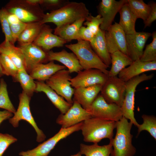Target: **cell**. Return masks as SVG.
Masks as SVG:
<instances>
[{"instance_id":"45","label":"cell","mask_w":156,"mask_h":156,"mask_svg":"<svg viewBox=\"0 0 156 156\" xmlns=\"http://www.w3.org/2000/svg\"><path fill=\"white\" fill-rule=\"evenodd\" d=\"M8 20L10 25L20 21L15 15L9 12Z\"/></svg>"},{"instance_id":"29","label":"cell","mask_w":156,"mask_h":156,"mask_svg":"<svg viewBox=\"0 0 156 156\" xmlns=\"http://www.w3.org/2000/svg\"><path fill=\"white\" fill-rule=\"evenodd\" d=\"M43 25L40 22L27 23L17 40L20 46L33 43L39 34Z\"/></svg>"},{"instance_id":"38","label":"cell","mask_w":156,"mask_h":156,"mask_svg":"<svg viewBox=\"0 0 156 156\" xmlns=\"http://www.w3.org/2000/svg\"><path fill=\"white\" fill-rule=\"evenodd\" d=\"M103 21V18L100 15L98 14L94 16L90 14L86 18L83 24L95 35L99 30Z\"/></svg>"},{"instance_id":"5","label":"cell","mask_w":156,"mask_h":156,"mask_svg":"<svg viewBox=\"0 0 156 156\" xmlns=\"http://www.w3.org/2000/svg\"><path fill=\"white\" fill-rule=\"evenodd\" d=\"M154 76L153 74L147 75L144 73L125 82V97L121 107L123 116L129 119L130 122L137 127L139 124L134 117L135 96L136 89L140 83L151 79Z\"/></svg>"},{"instance_id":"33","label":"cell","mask_w":156,"mask_h":156,"mask_svg":"<svg viewBox=\"0 0 156 156\" xmlns=\"http://www.w3.org/2000/svg\"><path fill=\"white\" fill-rule=\"evenodd\" d=\"M142 117L143 119V123L139 124L138 128V135L140 132L146 130L149 132L151 135L156 140V117L153 115L143 114Z\"/></svg>"},{"instance_id":"36","label":"cell","mask_w":156,"mask_h":156,"mask_svg":"<svg viewBox=\"0 0 156 156\" xmlns=\"http://www.w3.org/2000/svg\"><path fill=\"white\" fill-rule=\"evenodd\" d=\"M152 40L146 46L140 60L143 62H150L156 60V32L151 34Z\"/></svg>"},{"instance_id":"2","label":"cell","mask_w":156,"mask_h":156,"mask_svg":"<svg viewBox=\"0 0 156 156\" xmlns=\"http://www.w3.org/2000/svg\"><path fill=\"white\" fill-rule=\"evenodd\" d=\"M116 127V122L91 117L82 122L81 130L85 142L98 143L104 138L111 140Z\"/></svg>"},{"instance_id":"28","label":"cell","mask_w":156,"mask_h":156,"mask_svg":"<svg viewBox=\"0 0 156 156\" xmlns=\"http://www.w3.org/2000/svg\"><path fill=\"white\" fill-rule=\"evenodd\" d=\"M110 55L111 67L108 72L109 77L117 76L122 70L133 62L128 56L120 51H115Z\"/></svg>"},{"instance_id":"21","label":"cell","mask_w":156,"mask_h":156,"mask_svg":"<svg viewBox=\"0 0 156 156\" xmlns=\"http://www.w3.org/2000/svg\"><path fill=\"white\" fill-rule=\"evenodd\" d=\"M102 86L96 85L75 89L73 101L79 104L87 110L101 92Z\"/></svg>"},{"instance_id":"37","label":"cell","mask_w":156,"mask_h":156,"mask_svg":"<svg viewBox=\"0 0 156 156\" xmlns=\"http://www.w3.org/2000/svg\"><path fill=\"white\" fill-rule=\"evenodd\" d=\"M8 12L5 8L0 9V23L5 37V40L13 44V39L10 25L8 20Z\"/></svg>"},{"instance_id":"44","label":"cell","mask_w":156,"mask_h":156,"mask_svg":"<svg viewBox=\"0 0 156 156\" xmlns=\"http://www.w3.org/2000/svg\"><path fill=\"white\" fill-rule=\"evenodd\" d=\"M12 116V112L7 110L0 111V124L3 121L10 119Z\"/></svg>"},{"instance_id":"1","label":"cell","mask_w":156,"mask_h":156,"mask_svg":"<svg viewBox=\"0 0 156 156\" xmlns=\"http://www.w3.org/2000/svg\"><path fill=\"white\" fill-rule=\"evenodd\" d=\"M90 14L84 3L67 1L60 8L44 14L40 22L42 25L53 23L58 27L81 18L86 19Z\"/></svg>"},{"instance_id":"7","label":"cell","mask_w":156,"mask_h":156,"mask_svg":"<svg viewBox=\"0 0 156 156\" xmlns=\"http://www.w3.org/2000/svg\"><path fill=\"white\" fill-rule=\"evenodd\" d=\"M82 124V122L68 128L61 127L58 132L52 137L32 150L21 152L19 155L21 156H47L60 140L80 130Z\"/></svg>"},{"instance_id":"25","label":"cell","mask_w":156,"mask_h":156,"mask_svg":"<svg viewBox=\"0 0 156 156\" xmlns=\"http://www.w3.org/2000/svg\"><path fill=\"white\" fill-rule=\"evenodd\" d=\"M0 53L7 55L13 62L18 70H25V57L19 47L5 40L0 44Z\"/></svg>"},{"instance_id":"32","label":"cell","mask_w":156,"mask_h":156,"mask_svg":"<svg viewBox=\"0 0 156 156\" xmlns=\"http://www.w3.org/2000/svg\"><path fill=\"white\" fill-rule=\"evenodd\" d=\"M127 3L137 19L141 18L144 22L146 20L151 10L149 3H146L143 0H127Z\"/></svg>"},{"instance_id":"42","label":"cell","mask_w":156,"mask_h":156,"mask_svg":"<svg viewBox=\"0 0 156 156\" xmlns=\"http://www.w3.org/2000/svg\"><path fill=\"white\" fill-rule=\"evenodd\" d=\"M64 0H42L41 4L47 8L59 9L63 6L67 2Z\"/></svg>"},{"instance_id":"11","label":"cell","mask_w":156,"mask_h":156,"mask_svg":"<svg viewBox=\"0 0 156 156\" xmlns=\"http://www.w3.org/2000/svg\"><path fill=\"white\" fill-rule=\"evenodd\" d=\"M125 82L117 76L109 77L102 86L100 94L108 103L121 107L125 93Z\"/></svg>"},{"instance_id":"34","label":"cell","mask_w":156,"mask_h":156,"mask_svg":"<svg viewBox=\"0 0 156 156\" xmlns=\"http://www.w3.org/2000/svg\"><path fill=\"white\" fill-rule=\"evenodd\" d=\"M0 108L5 109L12 113L16 111L9 98L7 84L3 78L0 79Z\"/></svg>"},{"instance_id":"47","label":"cell","mask_w":156,"mask_h":156,"mask_svg":"<svg viewBox=\"0 0 156 156\" xmlns=\"http://www.w3.org/2000/svg\"><path fill=\"white\" fill-rule=\"evenodd\" d=\"M3 75H4L2 73V68L0 62V78Z\"/></svg>"},{"instance_id":"46","label":"cell","mask_w":156,"mask_h":156,"mask_svg":"<svg viewBox=\"0 0 156 156\" xmlns=\"http://www.w3.org/2000/svg\"><path fill=\"white\" fill-rule=\"evenodd\" d=\"M25 2L28 4L33 6H38L41 4L42 0H26Z\"/></svg>"},{"instance_id":"27","label":"cell","mask_w":156,"mask_h":156,"mask_svg":"<svg viewBox=\"0 0 156 156\" xmlns=\"http://www.w3.org/2000/svg\"><path fill=\"white\" fill-rule=\"evenodd\" d=\"M118 12L120 19L118 23L126 34L135 33L136 31L135 28V23L137 18L131 11L127 3L122 6Z\"/></svg>"},{"instance_id":"8","label":"cell","mask_w":156,"mask_h":156,"mask_svg":"<svg viewBox=\"0 0 156 156\" xmlns=\"http://www.w3.org/2000/svg\"><path fill=\"white\" fill-rule=\"evenodd\" d=\"M92 117L117 122L123 117L121 107L107 103L99 94L87 110Z\"/></svg>"},{"instance_id":"39","label":"cell","mask_w":156,"mask_h":156,"mask_svg":"<svg viewBox=\"0 0 156 156\" xmlns=\"http://www.w3.org/2000/svg\"><path fill=\"white\" fill-rule=\"evenodd\" d=\"M17 140L16 138L11 135L0 133V156H2L9 146Z\"/></svg>"},{"instance_id":"19","label":"cell","mask_w":156,"mask_h":156,"mask_svg":"<svg viewBox=\"0 0 156 156\" xmlns=\"http://www.w3.org/2000/svg\"><path fill=\"white\" fill-rule=\"evenodd\" d=\"M156 70V60L143 62L140 59L133 62L127 67L122 70L118 74V77L125 82L145 72Z\"/></svg>"},{"instance_id":"10","label":"cell","mask_w":156,"mask_h":156,"mask_svg":"<svg viewBox=\"0 0 156 156\" xmlns=\"http://www.w3.org/2000/svg\"><path fill=\"white\" fill-rule=\"evenodd\" d=\"M68 70H60L46 81V84L68 103L73 104L75 89L71 85V77Z\"/></svg>"},{"instance_id":"3","label":"cell","mask_w":156,"mask_h":156,"mask_svg":"<svg viewBox=\"0 0 156 156\" xmlns=\"http://www.w3.org/2000/svg\"><path fill=\"white\" fill-rule=\"evenodd\" d=\"M133 125L123 116L116 122V135L110 140L113 147L110 156H133L135 155L136 149L132 144L133 135L131 133Z\"/></svg>"},{"instance_id":"16","label":"cell","mask_w":156,"mask_h":156,"mask_svg":"<svg viewBox=\"0 0 156 156\" xmlns=\"http://www.w3.org/2000/svg\"><path fill=\"white\" fill-rule=\"evenodd\" d=\"M151 34L149 32L136 31L126 35L127 55L133 61L140 59L146 43Z\"/></svg>"},{"instance_id":"18","label":"cell","mask_w":156,"mask_h":156,"mask_svg":"<svg viewBox=\"0 0 156 156\" xmlns=\"http://www.w3.org/2000/svg\"><path fill=\"white\" fill-rule=\"evenodd\" d=\"M52 31L49 26L44 24L39 34L33 43L46 52L54 47H63L67 42L53 34Z\"/></svg>"},{"instance_id":"14","label":"cell","mask_w":156,"mask_h":156,"mask_svg":"<svg viewBox=\"0 0 156 156\" xmlns=\"http://www.w3.org/2000/svg\"><path fill=\"white\" fill-rule=\"evenodd\" d=\"M90 113L82 107L75 101L72 106L64 114L60 115L56 119V123L62 127L68 128L91 118Z\"/></svg>"},{"instance_id":"17","label":"cell","mask_w":156,"mask_h":156,"mask_svg":"<svg viewBox=\"0 0 156 156\" xmlns=\"http://www.w3.org/2000/svg\"><path fill=\"white\" fill-rule=\"evenodd\" d=\"M24 55L25 70L29 74L37 65L48 61L47 52L33 43L21 45Z\"/></svg>"},{"instance_id":"22","label":"cell","mask_w":156,"mask_h":156,"mask_svg":"<svg viewBox=\"0 0 156 156\" xmlns=\"http://www.w3.org/2000/svg\"><path fill=\"white\" fill-rule=\"evenodd\" d=\"M36 87L35 92L44 93L53 104L60 111L61 114H65L72 106L64 99L57 94L44 81H35Z\"/></svg>"},{"instance_id":"6","label":"cell","mask_w":156,"mask_h":156,"mask_svg":"<svg viewBox=\"0 0 156 156\" xmlns=\"http://www.w3.org/2000/svg\"><path fill=\"white\" fill-rule=\"evenodd\" d=\"M31 98L23 91L20 94L18 108L14 113L13 117L9 119V122L14 127H16L18 126L20 121L23 120L27 121L36 132L37 141L40 142L45 140L46 136L43 131L38 128L31 114L29 106Z\"/></svg>"},{"instance_id":"30","label":"cell","mask_w":156,"mask_h":156,"mask_svg":"<svg viewBox=\"0 0 156 156\" xmlns=\"http://www.w3.org/2000/svg\"><path fill=\"white\" fill-rule=\"evenodd\" d=\"M113 147L111 142L109 144L99 146L98 143L91 145L80 144V153L85 156H110Z\"/></svg>"},{"instance_id":"24","label":"cell","mask_w":156,"mask_h":156,"mask_svg":"<svg viewBox=\"0 0 156 156\" xmlns=\"http://www.w3.org/2000/svg\"><path fill=\"white\" fill-rule=\"evenodd\" d=\"M105 33V31L100 29L98 32L89 42L97 56L109 67L111 64V57L107 48Z\"/></svg>"},{"instance_id":"26","label":"cell","mask_w":156,"mask_h":156,"mask_svg":"<svg viewBox=\"0 0 156 156\" xmlns=\"http://www.w3.org/2000/svg\"><path fill=\"white\" fill-rule=\"evenodd\" d=\"M86 19L81 18L72 23L56 27L54 29V34L67 42L73 40H77L78 31Z\"/></svg>"},{"instance_id":"40","label":"cell","mask_w":156,"mask_h":156,"mask_svg":"<svg viewBox=\"0 0 156 156\" xmlns=\"http://www.w3.org/2000/svg\"><path fill=\"white\" fill-rule=\"evenodd\" d=\"M26 25L27 23L21 21L10 25L14 44L17 40L19 36L25 28Z\"/></svg>"},{"instance_id":"12","label":"cell","mask_w":156,"mask_h":156,"mask_svg":"<svg viewBox=\"0 0 156 156\" xmlns=\"http://www.w3.org/2000/svg\"><path fill=\"white\" fill-rule=\"evenodd\" d=\"M75 77L70 80L71 85L74 88H84L100 85L103 86L106 81L108 76L96 69L84 70L77 73Z\"/></svg>"},{"instance_id":"15","label":"cell","mask_w":156,"mask_h":156,"mask_svg":"<svg viewBox=\"0 0 156 156\" xmlns=\"http://www.w3.org/2000/svg\"><path fill=\"white\" fill-rule=\"evenodd\" d=\"M127 0H102L97 6L99 14L103 18L100 27V29L106 31L112 25L115 16L122 6L127 3Z\"/></svg>"},{"instance_id":"9","label":"cell","mask_w":156,"mask_h":156,"mask_svg":"<svg viewBox=\"0 0 156 156\" xmlns=\"http://www.w3.org/2000/svg\"><path fill=\"white\" fill-rule=\"evenodd\" d=\"M37 6L30 5L25 1H11L5 8L9 13L15 15L19 20L28 23L40 22L44 15L42 11Z\"/></svg>"},{"instance_id":"41","label":"cell","mask_w":156,"mask_h":156,"mask_svg":"<svg viewBox=\"0 0 156 156\" xmlns=\"http://www.w3.org/2000/svg\"><path fill=\"white\" fill-rule=\"evenodd\" d=\"M94 36L87 27L82 26L78 31L77 40H82L90 42L93 38Z\"/></svg>"},{"instance_id":"48","label":"cell","mask_w":156,"mask_h":156,"mask_svg":"<svg viewBox=\"0 0 156 156\" xmlns=\"http://www.w3.org/2000/svg\"><path fill=\"white\" fill-rule=\"evenodd\" d=\"M81 155H82L80 153V152H78V153H77L76 154L73 155H71L70 156H82Z\"/></svg>"},{"instance_id":"23","label":"cell","mask_w":156,"mask_h":156,"mask_svg":"<svg viewBox=\"0 0 156 156\" xmlns=\"http://www.w3.org/2000/svg\"><path fill=\"white\" fill-rule=\"evenodd\" d=\"M66 68L64 66L55 64L53 61H50L47 64L40 63L37 65L29 74L34 79L44 81L57 71Z\"/></svg>"},{"instance_id":"43","label":"cell","mask_w":156,"mask_h":156,"mask_svg":"<svg viewBox=\"0 0 156 156\" xmlns=\"http://www.w3.org/2000/svg\"><path fill=\"white\" fill-rule=\"evenodd\" d=\"M151 7L150 12L146 20L144 21V27H150L152 23L156 20V3L152 2L149 3Z\"/></svg>"},{"instance_id":"13","label":"cell","mask_w":156,"mask_h":156,"mask_svg":"<svg viewBox=\"0 0 156 156\" xmlns=\"http://www.w3.org/2000/svg\"><path fill=\"white\" fill-rule=\"evenodd\" d=\"M105 36L110 54L120 51L127 55L126 34L118 23L115 22L111 25L105 31Z\"/></svg>"},{"instance_id":"35","label":"cell","mask_w":156,"mask_h":156,"mask_svg":"<svg viewBox=\"0 0 156 156\" xmlns=\"http://www.w3.org/2000/svg\"><path fill=\"white\" fill-rule=\"evenodd\" d=\"M0 62L3 75L11 76L15 81L19 70L14 63L7 55L1 53Z\"/></svg>"},{"instance_id":"4","label":"cell","mask_w":156,"mask_h":156,"mask_svg":"<svg viewBox=\"0 0 156 156\" xmlns=\"http://www.w3.org/2000/svg\"><path fill=\"white\" fill-rule=\"evenodd\" d=\"M76 56L83 69H98L108 75V67L101 60L92 48L89 42L77 40L75 44L65 45Z\"/></svg>"},{"instance_id":"20","label":"cell","mask_w":156,"mask_h":156,"mask_svg":"<svg viewBox=\"0 0 156 156\" xmlns=\"http://www.w3.org/2000/svg\"><path fill=\"white\" fill-rule=\"evenodd\" d=\"M47 53L48 61L55 60L60 62L68 68L70 73H78L83 69L78 58L73 52H68L63 49L57 52L50 51Z\"/></svg>"},{"instance_id":"31","label":"cell","mask_w":156,"mask_h":156,"mask_svg":"<svg viewBox=\"0 0 156 156\" xmlns=\"http://www.w3.org/2000/svg\"><path fill=\"white\" fill-rule=\"evenodd\" d=\"M15 81L20 83L24 92L31 97L35 92L36 85L34 79L25 70H19Z\"/></svg>"}]
</instances>
